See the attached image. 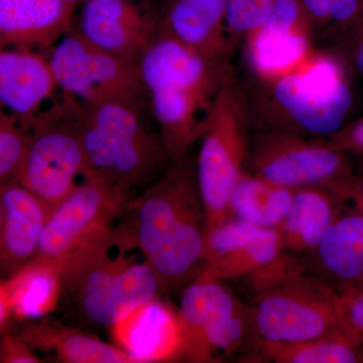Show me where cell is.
<instances>
[{
	"instance_id": "6da1fadb",
	"label": "cell",
	"mask_w": 363,
	"mask_h": 363,
	"mask_svg": "<svg viewBox=\"0 0 363 363\" xmlns=\"http://www.w3.org/2000/svg\"><path fill=\"white\" fill-rule=\"evenodd\" d=\"M114 245L138 247L155 269L162 286L189 281L201 269L206 240V214L187 156L171 162L138 199L131 200Z\"/></svg>"
},
{
	"instance_id": "7a4b0ae2",
	"label": "cell",
	"mask_w": 363,
	"mask_h": 363,
	"mask_svg": "<svg viewBox=\"0 0 363 363\" xmlns=\"http://www.w3.org/2000/svg\"><path fill=\"white\" fill-rule=\"evenodd\" d=\"M138 67L147 108L169 160L187 156L233 67L177 39L159 23Z\"/></svg>"
},
{
	"instance_id": "3957f363",
	"label": "cell",
	"mask_w": 363,
	"mask_h": 363,
	"mask_svg": "<svg viewBox=\"0 0 363 363\" xmlns=\"http://www.w3.org/2000/svg\"><path fill=\"white\" fill-rule=\"evenodd\" d=\"M68 100L85 157L84 178L133 191L156 178L171 162L150 123L145 98L82 104Z\"/></svg>"
},
{
	"instance_id": "277c9868",
	"label": "cell",
	"mask_w": 363,
	"mask_h": 363,
	"mask_svg": "<svg viewBox=\"0 0 363 363\" xmlns=\"http://www.w3.org/2000/svg\"><path fill=\"white\" fill-rule=\"evenodd\" d=\"M247 95L252 119L264 130L321 138L343 128L352 92L337 60L315 49L288 70L255 80Z\"/></svg>"
},
{
	"instance_id": "5b68a950",
	"label": "cell",
	"mask_w": 363,
	"mask_h": 363,
	"mask_svg": "<svg viewBox=\"0 0 363 363\" xmlns=\"http://www.w3.org/2000/svg\"><path fill=\"white\" fill-rule=\"evenodd\" d=\"M130 191L95 178L51 208L35 257L58 267L63 279L114 245L113 223L125 214Z\"/></svg>"
},
{
	"instance_id": "8992f818",
	"label": "cell",
	"mask_w": 363,
	"mask_h": 363,
	"mask_svg": "<svg viewBox=\"0 0 363 363\" xmlns=\"http://www.w3.org/2000/svg\"><path fill=\"white\" fill-rule=\"evenodd\" d=\"M252 113L234 70L222 83L199 140L195 169L208 229L230 218L229 201L247 171Z\"/></svg>"
},
{
	"instance_id": "52a82bcc",
	"label": "cell",
	"mask_w": 363,
	"mask_h": 363,
	"mask_svg": "<svg viewBox=\"0 0 363 363\" xmlns=\"http://www.w3.org/2000/svg\"><path fill=\"white\" fill-rule=\"evenodd\" d=\"M341 296L307 271L255 293L250 308L253 337L264 358L317 337L340 323Z\"/></svg>"
},
{
	"instance_id": "ba28073f",
	"label": "cell",
	"mask_w": 363,
	"mask_h": 363,
	"mask_svg": "<svg viewBox=\"0 0 363 363\" xmlns=\"http://www.w3.org/2000/svg\"><path fill=\"white\" fill-rule=\"evenodd\" d=\"M202 267L223 281L243 279L255 293L307 269L304 257L284 250L278 229L234 217L206 230Z\"/></svg>"
},
{
	"instance_id": "9c48e42d",
	"label": "cell",
	"mask_w": 363,
	"mask_h": 363,
	"mask_svg": "<svg viewBox=\"0 0 363 363\" xmlns=\"http://www.w3.org/2000/svg\"><path fill=\"white\" fill-rule=\"evenodd\" d=\"M319 138L262 130L250 138L247 171L289 189L332 190L352 175L347 154Z\"/></svg>"
},
{
	"instance_id": "30bf717a",
	"label": "cell",
	"mask_w": 363,
	"mask_h": 363,
	"mask_svg": "<svg viewBox=\"0 0 363 363\" xmlns=\"http://www.w3.org/2000/svg\"><path fill=\"white\" fill-rule=\"evenodd\" d=\"M107 250L64 279L81 312L93 323L111 327L138 306L159 297L162 284L149 262L112 257Z\"/></svg>"
},
{
	"instance_id": "8fae6325",
	"label": "cell",
	"mask_w": 363,
	"mask_h": 363,
	"mask_svg": "<svg viewBox=\"0 0 363 363\" xmlns=\"http://www.w3.org/2000/svg\"><path fill=\"white\" fill-rule=\"evenodd\" d=\"M48 61L57 87L78 104L145 98L138 62L95 47L72 28L54 45Z\"/></svg>"
},
{
	"instance_id": "7c38bea8",
	"label": "cell",
	"mask_w": 363,
	"mask_h": 363,
	"mask_svg": "<svg viewBox=\"0 0 363 363\" xmlns=\"http://www.w3.org/2000/svg\"><path fill=\"white\" fill-rule=\"evenodd\" d=\"M85 176V157L68 100L35 124L16 180L50 208Z\"/></svg>"
},
{
	"instance_id": "4fadbf2b",
	"label": "cell",
	"mask_w": 363,
	"mask_h": 363,
	"mask_svg": "<svg viewBox=\"0 0 363 363\" xmlns=\"http://www.w3.org/2000/svg\"><path fill=\"white\" fill-rule=\"evenodd\" d=\"M311 23L295 0H277L269 18L243 40L255 80L279 75L312 49Z\"/></svg>"
},
{
	"instance_id": "5bb4252c",
	"label": "cell",
	"mask_w": 363,
	"mask_h": 363,
	"mask_svg": "<svg viewBox=\"0 0 363 363\" xmlns=\"http://www.w3.org/2000/svg\"><path fill=\"white\" fill-rule=\"evenodd\" d=\"M111 330L117 347L133 362L183 359L184 331L178 310L159 297L128 313Z\"/></svg>"
},
{
	"instance_id": "9a60e30c",
	"label": "cell",
	"mask_w": 363,
	"mask_h": 363,
	"mask_svg": "<svg viewBox=\"0 0 363 363\" xmlns=\"http://www.w3.org/2000/svg\"><path fill=\"white\" fill-rule=\"evenodd\" d=\"M242 306L224 285L223 279L201 267L183 289L178 309L184 331L183 359L212 362L208 352L207 334Z\"/></svg>"
},
{
	"instance_id": "2e32d148",
	"label": "cell",
	"mask_w": 363,
	"mask_h": 363,
	"mask_svg": "<svg viewBox=\"0 0 363 363\" xmlns=\"http://www.w3.org/2000/svg\"><path fill=\"white\" fill-rule=\"evenodd\" d=\"M157 26L130 0H85L75 30L95 47L138 62Z\"/></svg>"
},
{
	"instance_id": "e0dca14e",
	"label": "cell",
	"mask_w": 363,
	"mask_h": 363,
	"mask_svg": "<svg viewBox=\"0 0 363 363\" xmlns=\"http://www.w3.org/2000/svg\"><path fill=\"white\" fill-rule=\"evenodd\" d=\"M305 262L309 274L340 296L363 288V215L339 217Z\"/></svg>"
},
{
	"instance_id": "ac0fdd59",
	"label": "cell",
	"mask_w": 363,
	"mask_h": 363,
	"mask_svg": "<svg viewBox=\"0 0 363 363\" xmlns=\"http://www.w3.org/2000/svg\"><path fill=\"white\" fill-rule=\"evenodd\" d=\"M4 217L0 264L18 269L35 257L51 208L18 181L0 185Z\"/></svg>"
},
{
	"instance_id": "d6986e66",
	"label": "cell",
	"mask_w": 363,
	"mask_h": 363,
	"mask_svg": "<svg viewBox=\"0 0 363 363\" xmlns=\"http://www.w3.org/2000/svg\"><path fill=\"white\" fill-rule=\"evenodd\" d=\"M227 0H167L157 23L210 58L229 62L233 49L227 38Z\"/></svg>"
},
{
	"instance_id": "ffe728a7",
	"label": "cell",
	"mask_w": 363,
	"mask_h": 363,
	"mask_svg": "<svg viewBox=\"0 0 363 363\" xmlns=\"http://www.w3.org/2000/svg\"><path fill=\"white\" fill-rule=\"evenodd\" d=\"M63 0H0V40L21 49L51 47L71 30Z\"/></svg>"
},
{
	"instance_id": "44dd1931",
	"label": "cell",
	"mask_w": 363,
	"mask_h": 363,
	"mask_svg": "<svg viewBox=\"0 0 363 363\" xmlns=\"http://www.w3.org/2000/svg\"><path fill=\"white\" fill-rule=\"evenodd\" d=\"M344 210L342 200L330 188L296 189L292 208L278 228L284 250L305 259L342 216Z\"/></svg>"
},
{
	"instance_id": "7402d4cb",
	"label": "cell",
	"mask_w": 363,
	"mask_h": 363,
	"mask_svg": "<svg viewBox=\"0 0 363 363\" xmlns=\"http://www.w3.org/2000/svg\"><path fill=\"white\" fill-rule=\"evenodd\" d=\"M56 88L48 59L28 49L0 50V104L14 114L33 116Z\"/></svg>"
},
{
	"instance_id": "603a6c76",
	"label": "cell",
	"mask_w": 363,
	"mask_h": 363,
	"mask_svg": "<svg viewBox=\"0 0 363 363\" xmlns=\"http://www.w3.org/2000/svg\"><path fill=\"white\" fill-rule=\"evenodd\" d=\"M13 318L38 320L56 309L64 289L59 267L40 257H33L6 279Z\"/></svg>"
},
{
	"instance_id": "cb8c5ba5",
	"label": "cell",
	"mask_w": 363,
	"mask_h": 363,
	"mask_svg": "<svg viewBox=\"0 0 363 363\" xmlns=\"http://www.w3.org/2000/svg\"><path fill=\"white\" fill-rule=\"evenodd\" d=\"M20 337L33 350L50 351L66 363H131L116 345L58 323L32 324Z\"/></svg>"
},
{
	"instance_id": "d4e9b609",
	"label": "cell",
	"mask_w": 363,
	"mask_h": 363,
	"mask_svg": "<svg viewBox=\"0 0 363 363\" xmlns=\"http://www.w3.org/2000/svg\"><path fill=\"white\" fill-rule=\"evenodd\" d=\"M294 193L245 171L230 196L229 212L253 225L278 229L292 208Z\"/></svg>"
},
{
	"instance_id": "484cf974",
	"label": "cell",
	"mask_w": 363,
	"mask_h": 363,
	"mask_svg": "<svg viewBox=\"0 0 363 363\" xmlns=\"http://www.w3.org/2000/svg\"><path fill=\"white\" fill-rule=\"evenodd\" d=\"M360 357L362 343L337 325L317 337L274 350L266 358L277 363H355Z\"/></svg>"
},
{
	"instance_id": "4316f807",
	"label": "cell",
	"mask_w": 363,
	"mask_h": 363,
	"mask_svg": "<svg viewBox=\"0 0 363 363\" xmlns=\"http://www.w3.org/2000/svg\"><path fill=\"white\" fill-rule=\"evenodd\" d=\"M276 0H227L225 30L234 47L266 23Z\"/></svg>"
},
{
	"instance_id": "83f0119b",
	"label": "cell",
	"mask_w": 363,
	"mask_h": 363,
	"mask_svg": "<svg viewBox=\"0 0 363 363\" xmlns=\"http://www.w3.org/2000/svg\"><path fill=\"white\" fill-rule=\"evenodd\" d=\"M30 135L16 124L14 117L0 116V185L16 180Z\"/></svg>"
},
{
	"instance_id": "f1b7e54d",
	"label": "cell",
	"mask_w": 363,
	"mask_h": 363,
	"mask_svg": "<svg viewBox=\"0 0 363 363\" xmlns=\"http://www.w3.org/2000/svg\"><path fill=\"white\" fill-rule=\"evenodd\" d=\"M339 325L363 345V288L341 296Z\"/></svg>"
},
{
	"instance_id": "f546056e",
	"label": "cell",
	"mask_w": 363,
	"mask_h": 363,
	"mask_svg": "<svg viewBox=\"0 0 363 363\" xmlns=\"http://www.w3.org/2000/svg\"><path fill=\"white\" fill-rule=\"evenodd\" d=\"M40 358L20 336L6 335L0 338V363H39Z\"/></svg>"
},
{
	"instance_id": "4dcf8cb0",
	"label": "cell",
	"mask_w": 363,
	"mask_h": 363,
	"mask_svg": "<svg viewBox=\"0 0 363 363\" xmlns=\"http://www.w3.org/2000/svg\"><path fill=\"white\" fill-rule=\"evenodd\" d=\"M332 147L343 152H353L363 156V119L341 128L338 133L329 138Z\"/></svg>"
},
{
	"instance_id": "1f68e13d",
	"label": "cell",
	"mask_w": 363,
	"mask_h": 363,
	"mask_svg": "<svg viewBox=\"0 0 363 363\" xmlns=\"http://www.w3.org/2000/svg\"><path fill=\"white\" fill-rule=\"evenodd\" d=\"M333 191L342 200L344 208L352 206L350 212L363 215V176L352 174Z\"/></svg>"
},
{
	"instance_id": "d6a6232c",
	"label": "cell",
	"mask_w": 363,
	"mask_h": 363,
	"mask_svg": "<svg viewBox=\"0 0 363 363\" xmlns=\"http://www.w3.org/2000/svg\"><path fill=\"white\" fill-rule=\"evenodd\" d=\"M332 2L333 0H300L303 11L311 25L330 20Z\"/></svg>"
},
{
	"instance_id": "836d02e7",
	"label": "cell",
	"mask_w": 363,
	"mask_h": 363,
	"mask_svg": "<svg viewBox=\"0 0 363 363\" xmlns=\"http://www.w3.org/2000/svg\"><path fill=\"white\" fill-rule=\"evenodd\" d=\"M359 4L360 0H333L329 21L336 23H350L357 16Z\"/></svg>"
},
{
	"instance_id": "e575fe53",
	"label": "cell",
	"mask_w": 363,
	"mask_h": 363,
	"mask_svg": "<svg viewBox=\"0 0 363 363\" xmlns=\"http://www.w3.org/2000/svg\"><path fill=\"white\" fill-rule=\"evenodd\" d=\"M350 52L351 65L363 77V21L353 33Z\"/></svg>"
},
{
	"instance_id": "d590c367",
	"label": "cell",
	"mask_w": 363,
	"mask_h": 363,
	"mask_svg": "<svg viewBox=\"0 0 363 363\" xmlns=\"http://www.w3.org/2000/svg\"><path fill=\"white\" fill-rule=\"evenodd\" d=\"M13 318L11 300L6 279H0V330L4 328Z\"/></svg>"
},
{
	"instance_id": "8d00e7d4",
	"label": "cell",
	"mask_w": 363,
	"mask_h": 363,
	"mask_svg": "<svg viewBox=\"0 0 363 363\" xmlns=\"http://www.w3.org/2000/svg\"><path fill=\"white\" fill-rule=\"evenodd\" d=\"M4 203H2L1 194H0V240H1L2 227H4Z\"/></svg>"
},
{
	"instance_id": "74e56055",
	"label": "cell",
	"mask_w": 363,
	"mask_h": 363,
	"mask_svg": "<svg viewBox=\"0 0 363 363\" xmlns=\"http://www.w3.org/2000/svg\"><path fill=\"white\" fill-rule=\"evenodd\" d=\"M0 43H1V40H0Z\"/></svg>"
}]
</instances>
